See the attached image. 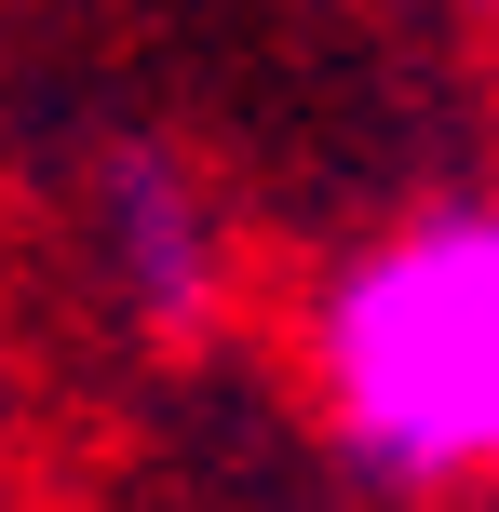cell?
<instances>
[{
	"label": "cell",
	"instance_id": "obj_1",
	"mask_svg": "<svg viewBox=\"0 0 499 512\" xmlns=\"http://www.w3.org/2000/svg\"><path fill=\"white\" fill-rule=\"evenodd\" d=\"M324 418L392 486H499V203H432L311 297Z\"/></svg>",
	"mask_w": 499,
	"mask_h": 512
},
{
	"label": "cell",
	"instance_id": "obj_2",
	"mask_svg": "<svg viewBox=\"0 0 499 512\" xmlns=\"http://www.w3.org/2000/svg\"><path fill=\"white\" fill-rule=\"evenodd\" d=\"M95 243H108V283H122L135 324H203V310H216L230 243H216V203L162 149H122L95 176Z\"/></svg>",
	"mask_w": 499,
	"mask_h": 512
},
{
	"label": "cell",
	"instance_id": "obj_3",
	"mask_svg": "<svg viewBox=\"0 0 499 512\" xmlns=\"http://www.w3.org/2000/svg\"><path fill=\"white\" fill-rule=\"evenodd\" d=\"M486 14H499V0H486Z\"/></svg>",
	"mask_w": 499,
	"mask_h": 512
}]
</instances>
